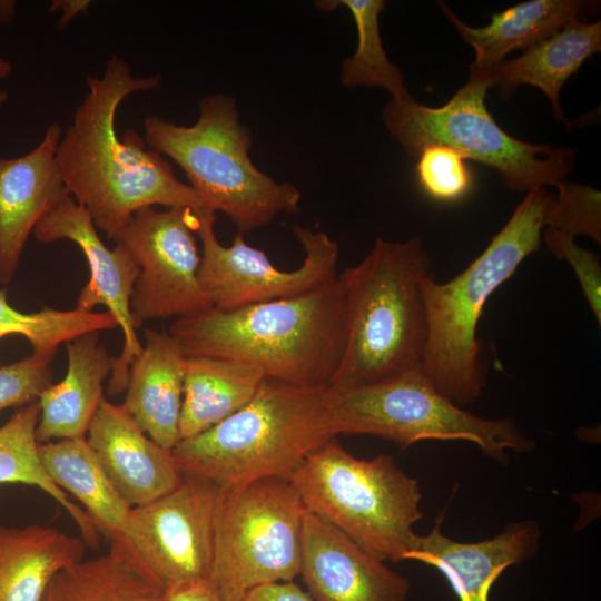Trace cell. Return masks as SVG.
I'll return each instance as SVG.
<instances>
[{"label":"cell","mask_w":601,"mask_h":601,"mask_svg":"<svg viewBox=\"0 0 601 601\" xmlns=\"http://www.w3.org/2000/svg\"><path fill=\"white\" fill-rule=\"evenodd\" d=\"M160 79L159 75L135 77L125 59L112 56L102 76L87 77V92L57 147L56 161L67 193L111 240L140 208H206L162 155L146 148L138 132L128 129L119 138L116 131L122 100L158 89Z\"/></svg>","instance_id":"1"},{"label":"cell","mask_w":601,"mask_h":601,"mask_svg":"<svg viewBox=\"0 0 601 601\" xmlns=\"http://www.w3.org/2000/svg\"><path fill=\"white\" fill-rule=\"evenodd\" d=\"M169 335L185 356L253 364L265 377L296 386H329L345 346L342 285L337 275L295 297L211 307L175 319Z\"/></svg>","instance_id":"2"},{"label":"cell","mask_w":601,"mask_h":601,"mask_svg":"<svg viewBox=\"0 0 601 601\" xmlns=\"http://www.w3.org/2000/svg\"><path fill=\"white\" fill-rule=\"evenodd\" d=\"M430 267L420 237L377 238L361 263L338 274L345 346L332 390H353L421 368L427 338L421 284Z\"/></svg>","instance_id":"3"},{"label":"cell","mask_w":601,"mask_h":601,"mask_svg":"<svg viewBox=\"0 0 601 601\" xmlns=\"http://www.w3.org/2000/svg\"><path fill=\"white\" fill-rule=\"evenodd\" d=\"M545 187L526 193L486 248L445 283L431 274L421 284L427 338L421 371L459 406L477 400L486 384L476 329L486 300L541 244L546 208Z\"/></svg>","instance_id":"4"},{"label":"cell","mask_w":601,"mask_h":601,"mask_svg":"<svg viewBox=\"0 0 601 601\" xmlns=\"http://www.w3.org/2000/svg\"><path fill=\"white\" fill-rule=\"evenodd\" d=\"M329 386L302 387L265 377L240 410L171 450L181 474L220 486L260 479L288 480L307 455L333 439Z\"/></svg>","instance_id":"5"},{"label":"cell","mask_w":601,"mask_h":601,"mask_svg":"<svg viewBox=\"0 0 601 601\" xmlns=\"http://www.w3.org/2000/svg\"><path fill=\"white\" fill-rule=\"evenodd\" d=\"M144 132L146 145L170 157L185 171L205 207L226 214L238 233L262 228L282 213L299 210L298 188L278 183L250 160L253 137L239 121L233 96L203 97L193 126L149 116L144 119Z\"/></svg>","instance_id":"6"},{"label":"cell","mask_w":601,"mask_h":601,"mask_svg":"<svg viewBox=\"0 0 601 601\" xmlns=\"http://www.w3.org/2000/svg\"><path fill=\"white\" fill-rule=\"evenodd\" d=\"M304 508L378 560L406 561L423 518L420 482L390 454L357 459L333 437L289 479Z\"/></svg>","instance_id":"7"},{"label":"cell","mask_w":601,"mask_h":601,"mask_svg":"<svg viewBox=\"0 0 601 601\" xmlns=\"http://www.w3.org/2000/svg\"><path fill=\"white\" fill-rule=\"evenodd\" d=\"M494 86V69L470 67L467 82L443 106H425L412 97L391 99L382 112L383 122L410 157L416 158L430 146L450 147L465 160L499 171L512 191L528 193L568 180L575 150L529 144L504 131L485 105Z\"/></svg>","instance_id":"8"},{"label":"cell","mask_w":601,"mask_h":601,"mask_svg":"<svg viewBox=\"0 0 601 601\" xmlns=\"http://www.w3.org/2000/svg\"><path fill=\"white\" fill-rule=\"evenodd\" d=\"M334 391V390H333ZM332 437L364 434L408 447L423 440L469 441L497 461L534 447L510 417L475 415L443 395L421 368L396 377L335 392L327 410Z\"/></svg>","instance_id":"9"},{"label":"cell","mask_w":601,"mask_h":601,"mask_svg":"<svg viewBox=\"0 0 601 601\" xmlns=\"http://www.w3.org/2000/svg\"><path fill=\"white\" fill-rule=\"evenodd\" d=\"M305 511L288 480L221 486L209 583L223 601L299 575Z\"/></svg>","instance_id":"10"},{"label":"cell","mask_w":601,"mask_h":601,"mask_svg":"<svg viewBox=\"0 0 601 601\" xmlns=\"http://www.w3.org/2000/svg\"><path fill=\"white\" fill-rule=\"evenodd\" d=\"M220 492L221 486L210 480L183 474L173 491L131 509L118 540L162 593L190 582H209Z\"/></svg>","instance_id":"11"},{"label":"cell","mask_w":601,"mask_h":601,"mask_svg":"<svg viewBox=\"0 0 601 601\" xmlns=\"http://www.w3.org/2000/svg\"><path fill=\"white\" fill-rule=\"evenodd\" d=\"M196 235L201 242L198 280L214 308L233 311L247 305L295 297L337 277L339 249L324 231L294 226L305 258L294 270L278 269L267 255L246 244L238 233L230 246L215 234V211L194 209Z\"/></svg>","instance_id":"12"},{"label":"cell","mask_w":601,"mask_h":601,"mask_svg":"<svg viewBox=\"0 0 601 601\" xmlns=\"http://www.w3.org/2000/svg\"><path fill=\"white\" fill-rule=\"evenodd\" d=\"M195 227L194 209L144 207L114 239L140 268L130 298L136 328L148 321L177 319L213 307L198 280Z\"/></svg>","instance_id":"13"},{"label":"cell","mask_w":601,"mask_h":601,"mask_svg":"<svg viewBox=\"0 0 601 601\" xmlns=\"http://www.w3.org/2000/svg\"><path fill=\"white\" fill-rule=\"evenodd\" d=\"M33 235L41 243L68 239L81 249L90 278L79 293L75 308L92 312L93 307L104 305L121 328L124 345L120 355L111 358L108 393L125 392L130 365L142 351L130 311V298L140 272L138 264L120 244L112 249L104 244L88 210L70 195L42 216Z\"/></svg>","instance_id":"14"},{"label":"cell","mask_w":601,"mask_h":601,"mask_svg":"<svg viewBox=\"0 0 601 601\" xmlns=\"http://www.w3.org/2000/svg\"><path fill=\"white\" fill-rule=\"evenodd\" d=\"M299 575L315 601H405L411 589L406 577L307 510Z\"/></svg>","instance_id":"15"},{"label":"cell","mask_w":601,"mask_h":601,"mask_svg":"<svg viewBox=\"0 0 601 601\" xmlns=\"http://www.w3.org/2000/svg\"><path fill=\"white\" fill-rule=\"evenodd\" d=\"M86 440L108 480L130 508L169 493L181 481L171 450L154 442L121 405L104 398Z\"/></svg>","instance_id":"16"},{"label":"cell","mask_w":601,"mask_h":601,"mask_svg":"<svg viewBox=\"0 0 601 601\" xmlns=\"http://www.w3.org/2000/svg\"><path fill=\"white\" fill-rule=\"evenodd\" d=\"M61 135V126L52 122L28 154L17 158L0 157L1 283L12 280L27 239L38 221L69 195L56 161Z\"/></svg>","instance_id":"17"},{"label":"cell","mask_w":601,"mask_h":601,"mask_svg":"<svg viewBox=\"0 0 601 601\" xmlns=\"http://www.w3.org/2000/svg\"><path fill=\"white\" fill-rule=\"evenodd\" d=\"M442 518L426 535L415 536L406 560L436 568L460 601H489L493 583L511 565L538 551L541 531L526 520L509 524L500 534L477 542H460L441 531Z\"/></svg>","instance_id":"18"},{"label":"cell","mask_w":601,"mask_h":601,"mask_svg":"<svg viewBox=\"0 0 601 601\" xmlns=\"http://www.w3.org/2000/svg\"><path fill=\"white\" fill-rule=\"evenodd\" d=\"M144 341L130 365L121 406L154 442L173 450L180 441L186 356L169 333L145 328Z\"/></svg>","instance_id":"19"},{"label":"cell","mask_w":601,"mask_h":601,"mask_svg":"<svg viewBox=\"0 0 601 601\" xmlns=\"http://www.w3.org/2000/svg\"><path fill=\"white\" fill-rule=\"evenodd\" d=\"M68 367L65 377L40 395L38 443L85 437L104 400L102 384L111 371V357L99 343L98 332L66 343Z\"/></svg>","instance_id":"20"},{"label":"cell","mask_w":601,"mask_h":601,"mask_svg":"<svg viewBox=\"0 0 601 601\" xmlns=\"http://www.w3.org/2000/svg\"><path fill=\"white\" fill-rule=\"evenodd\" d=\"M437 4L463 41L474 49L471 67L486 70L495 69L508 53L526 50L569 22L585 20L598 6L594 1L531 0L492 14L489 24L475 28L463 22L446 3Z\"/></svg>","instance_id":"21"},{"label":"cell","mask_w":601,"mask_h":601,"mask_svg":"<svg viewBox=\"0 0 601 601\" xmlns=\"http://www.w3.org/2000/svg\"><path fill=\"white\" fill-rule=\"evenodd\" d=\"M600 51L601 22L571 21L518 58L500 62L494 69V87L505 100L521 86L539 88L549 98L555 118L570 127L561 108L560 91L582 63Z\"/></svg>","instance_id":"22"},{"label":"cell","mask_w":601,"mask_h":601,"mask_svg":"<svg viewBox=\"0 0 601 601\" xmlns=\"http://www.w3.org/2000/svg\"><path fill=\"white\" fill-rule=\"evenodd\" d=\"M79 536L40 524L0 525V601H42L61 570L83 560Z\"/></svg>","instance_id":"23"},{"label":"cell","mask_w":601,"mask_h":601,"mask_svg":"<svg viewBox=\"0 0 601 601\" xmlns=\"http://www.w3.org/2000/svg\"><path fill=\"white\" fill-rule=\"evenodd\" d=\"M265 378L263 371L248 363L186 356L180 440L195 436L245 406Z\"/></svg>","instance_id":"24"},{"label":"cell","mask_w":601,"mask_h":601,"mask_svg":"<svg viewBox=\"0 0 601 601\" xmlns=\"http://www.w3.org/2000/svg\"><path fill=\"white\" fill-rule=\"evenodd\" d=\"M39 457L50 479L75 496L110 540L125 534L131 509L117 493L85 437L39 443Z\"/></svg>","instance_id":"25"},{"label":"cell","mask_w":601,"mask_h":601,"mask_svg":"<svg viewBox=\"0 0 601 601\" xmlns=\"http://www.w3.org/2000/svg\"><path fill=\"white\" fill-rule=\"evenodd\" d=\"M109 551L57 573L42 601H161L162 591L140 570L127 546L110 541Z\"/></svg>","instance_id":"26"},{"label":"cell","mask_w":601,"mask_h":601,"mask_svg":"<svg viewBox=\"0 0 601 601\" xmlns=\"http://www.w3.org/2000/svg\"><path fill=\"white\" fill-rule=\"evenodd\" d=\"M39 413L40 406L36 401L0 426V485L26 484L40 489L68 512L86 545H97L99 529L87 512L55 484L42 466L36 437Z\"/></svg>","instance_id":"27"},{"label":"cell","mask_w":601,"mask_h":601,"mask_svg":"<svg viewBox=\"0 0 601 601\" xmlns=\"http://www.w3.org/2000/svg\"><path fill=\"white\" fill-rule=\"evenodd\" d=\"M341 4L351 11L358 38L355 52L342 63L339 71L342 85L347 88L361 86L383 88L395 100L411 97L404 83V72L388 59L383 47L378 17L386 2L383 0L316 2L317 8L324 11L333 10Z\"/></svg>","instance_id":"28"},{"label":"cell","mask_w":601,"mask_h":601,"mask_svg":"<svg viewBox=\"0 0 601 601\" xmlns=\"http://www.w3.org/2000/svg\"><path fill=\"white\" fill-rule=\"evenodd\" d=\"M109 312L60 311L43 307L36 313H22L12 307L7 289H0V339L19 335L32 345V352L55 356L60 344L82 334L116 328Z\"/></svg>","instance_id":"29"},{"label":"cell","mask_w":601,"mask_h":601,"mask_svg":"<svg viewBox=\"0 0 601 601\" xmlns=\"http://www.w3.org/2000/svg\"><path fill=\"white\" fill-rule=\"evenodd\" d=\"M546 208L544 227L574 238L583 235L601 244V193L588 185L564 180Z\"/></svg>","instance_id":"30"},{"label":"cell","mask_w":601,"mask_h":601,"mask_svg":"<svg viewBox=\"0 0 601 601\" xmlns=\"http://www.w3.org/2000/svg\"><path fill=\"white\" fill-rule=\"evenodd\" d=\"M416 158L417 183L432 199L454 203L471 191L472 175L465 159L454 149L446 146H430Z\"/></svg>","instance_id":"31"},{"label":"cell","mask_w":601,"mask_h":601,"mask_svg":"<svg viewBox=\"0 0 601 601\" xmlns=\"http://www.w3.org/2000/svg\"><path fill=\"white\" fill-rule=\"evenodd\" d=\"M53 357L32 352L26 358L0 365V411L38 401L52 384Z\"/></svg>","instance_id":"32"},{"label":"cell","mask_w":601,"mask_h":601,"mask_svg":"<svg viewBox=\"0 0 601 601\" xmlns=\"http://www.w3.org/2000/svg\"><path fill=\"white\" fill-rule=\"evenodd\" d=\"M543 240L548 249L559 259L566 260L580 284L589 307L601 325V263L600 257L577 245L574 238L546 228Z\"/></svg>","instance_id":"33"},{"label":"cell","mask_w":601,"mask_h":601,"mask_svg":"<svg viewBox=\"0 0 601 601\" xmlns=\"http://www.w3.org/2000/svg\"><path fill=\"white\" fill-rule=\"evenodd\" d=\"M244 601H315L294 581L274 582L252 590Z\"/></svg>","instance_id":"34"},{"label":"cell","mask_w":601,"mask_h":601,"mask_svg":"<svg viewBox=\"0 0 601 601\" xmlns=\"http://www.w3.org/2000/svg\"><path fill=\"white\" fill-rule=\"evenodd\" d=\"M165 601H223L207 581L190 582L167 590Z\"/></svg>","instance_id":"35"},{"label":"cell","mask_w":601,"mask_h":601,"mask_svg":"<svg viewBox=\"0 0 601 601\" xmlns=\"http://www.w3.org/2000/svg\"><path fill=\"white\" fill-rule=\"evenodd\" d=\"M91 1L89 0H55L49 9L50 12L61 11L58 26L65 28L77 16L87 12Z\"/></svg>","instance_id":"36"},{"label":"cell","mask_w":601,"mask_h":601,"mask_svg":"<svg viewBox=\"0 0 601 601\" xmlns=\"http://www.w3.org/2000/svg\"><path fill=\"white\" fill-rule=\"evenodd\" d=\"M16 18V1L0 0V23H9Z\"/></svg>","instance_id":"37"},{"label":"cell","mask_w":601,"mask_h":601,"mask_svg":"<svg viewBox=\"0 0 601 601\" xmlns=\"http://www.w3.org/2000/svg\"><path fill=\"white\" fill-rule=\"evenodd\" d=\"M12 71V66L9 61L0 58V81L6 79Z\"/></svg>","instance_id":"38"},{"label":"cell","mask_w":601,"mask_h":601,"mask_svg":"<svg viewBox=\"0 0 601 601\" xmlns=\"http://www.w3.org/2000/svg\"><path fill=\"white\" fill-rule=\"evenodd\" d=\"M7 97H8V95H7L6 91H0V108L6 102Z\"/></svg>","instance_id":"39"},{"label":"cell","mask_w":601,"mask_h":601,"mask_svg":"<svg viewBox=\"0 0 601 601\" xmlns=\"http://www.w3.org/2000/svg\"><path fill=\"white\" fill-rule=\"evenodd\" d=\"M161 601H165V600H164V598H162V600H161Z\"/></svg>","instance_id":"40"}]
</instances>
